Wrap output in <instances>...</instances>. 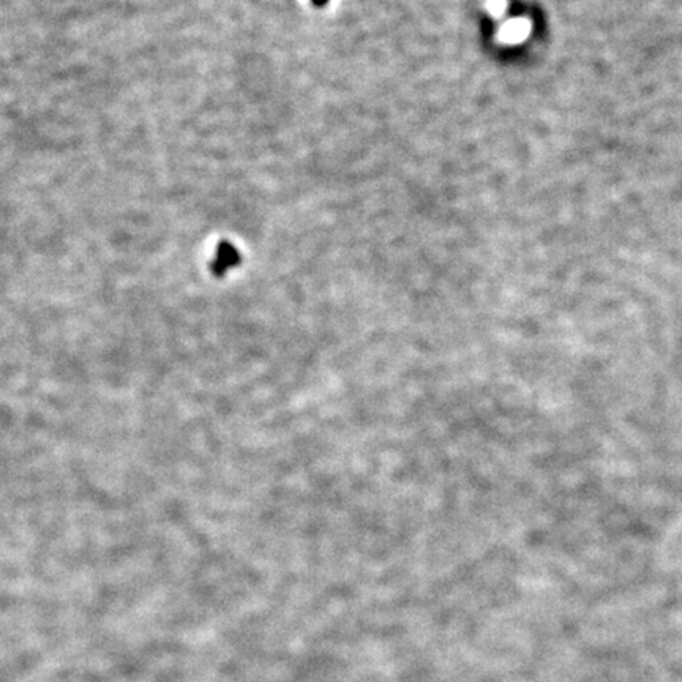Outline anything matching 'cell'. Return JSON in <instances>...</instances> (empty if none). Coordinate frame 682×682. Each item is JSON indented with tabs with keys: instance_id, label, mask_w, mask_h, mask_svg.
<instances>
[{
	"instance_id": "6da1fadb",
	"label": "cell",
	"mask_w": 682,
	"mask_h": 682,
	"mask_svg": "<svg viewBox=\"0 0 682 682\" xmlns=\"http://www.w3.org/2000/svg\"><path fill=\"white\" fill-rule=\"evenodd\" d=\"M240 263V254L237 253V249L231 245L228 242H222L217 248V258L212 263V272L215 275L222 277L224 272L229 270L231 267H234Z\"/></svg>"
}]
</instances>
